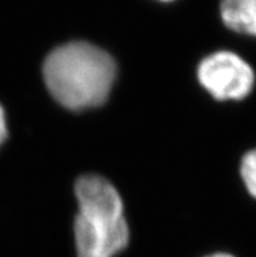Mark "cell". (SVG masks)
Wrapping results in <instances>:
<instances>
[{
    "instance_id": "cell-1",
    "label": "cell",
    "mask_w": 256,
    "mask_h": 257,
    "mask_svg": "<svg viewBox=\"0 0 256 257\" xmlns=\"http://www.w3.org/2000/svg\"><path fill=\"white\" fill-rule=\"evenodd\" d=\"M117 76V64L106 51L88 42H69L50 52L43 63L46 86L69 110L104 103Z\"/></svg>"
},
{
    "instance_id": "cell-2",
    "label": "cell",
    "mask_w": 256,
    "mask_h": 257,
    "mask_svg": "<svg viewBox=\"0 0 256 257\" xmlns=\"http://www.w3.org/2000/svg\"><path fill=\"white\" fill-rule=\"evenodd\" d=\"M77 257H114L128 244L130 230L117 188L100 175H84L75 184Z\"/></svg>"
},
{
    "instance_id": "cell-3",
    "label": "cell",
    "mask_w": 256,
    "mask_h": 257,
    "mask_svg": "<svg viewBox=\"0 0 256 257\" xmlns=\"http://www.w3.org/2000/svg\"><path fill=\"white\" fill-rule=\"evenodd\" d=\"M198 78L201 86L218 101H240L255 85L252 67L230 51H217L203 59Z\"/></svg>"
},
{
    "instance_id": "cell-4",
    "label": "cell",
    "mask_w": 256,
    "mask_h": 257,
    "mask_svg": "<svg viewBox=\"0 0 256 257\" xmlns=\"http://www.w3.org/2000/svg\"><path fill=\"white\" fill-rule=\"evenodd\" d=\"M220 12L229 29L256 37V0H221Z\"/></svg>"
},
{
    "instance_id": "cell-5",
    "label": "cell",
    "mask_w": 256,
    "mask_h": 257,
    "mask_svg": "<svg viewBox=\"0 0 256 257\" xmlns=\"http://www.w3.org/2000/svg\"><path fill=\"white\" fill-rule=\"evenodd\" d=\"M240 176L248 193L256 199V148L247 152L242 158Z\"/></svg>"
},
{
    "instance_id": "cell-6",
    "label": "cell",
    "mask_w": 256,
    "mask_h": 257,
    "mask_svg": "<svg viewBox=\"0 0 256 257\" xmlns=\"http://www.w3.org/2000/svg\"><path fill=\"white\" fill-rule=\"evenodd\" d=\"M7 136H8V128H7L6 112L0 106V145L7 140Z\"/></svg>"
},
{
    "instance_id": "cell-7",
    "label": "cell",
    "mask_w": 256,
    "mask_h": 257,
    "mask_svg": "<svg viewBox=\"0 0 256 257\" xmlns=\"http://www.w3.org/2000/svg\"><path fill=\"white\" fill-rule=\"evenodd\" d=\"M205 257H235L233 254H229V253H213V254H209V256H205Z\"/></svg>"
},
{
    "instance_id": "cell-8",
    "label": "cell",
    "mask_w": 256,
    "mask_h": 257,
    "mask_svg": "<svg viewBox=\"0 0 256 257\" xmlns=\"http://www.w3.org/2000/svg\"><path fill=\"white\" fill-rule=\"evenodd\" d=\"M162 2H172V0H162Z\"/></svg>"
}]
</instances>
